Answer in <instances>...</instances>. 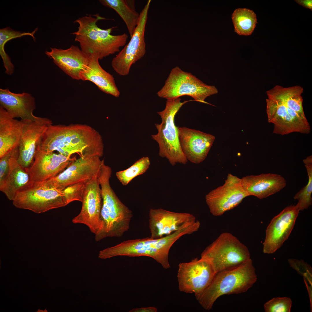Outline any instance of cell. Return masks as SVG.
Returning a JSON list of instances; mask_svg holds the SVG:
<instances>
[{
    "instance_id": "cell-20",
    "label": "cell",
    "mask_w": 312,
    "mask_h": 312,
    "mask_svg": "<svg viewBox=\"0 0 312 312\" xmlns=\"http://www.w3.org/2000/svg\"><path fill=\"white\" fill-rule=\"evenodd\" d=\"M179 141L188 160L198 164L206 158L215 139L212 135L195 129L178 127Z\"/></svg>"
},
{
    "instance_id": "cell-24",
    "label": "cell",
    "mask_w": 312,
    "mask_h": 312,
    "mask_svg": "<svg viewBox=\"0 0 312 312\" xmlns=\"http://www.w3.org/2000/svg\"><path fill=\"white\" fill-rule=\"evenodd\" d=\"M18 146L11 151L8 174L0 190L8 198L12 201L16 194L30 181L29 174L27 169L18 163Z\"/></svg>"
},
{
    "instance_id": "cell-3",
    "label": "cell",
    "mask_w": 312,
    "mask_h": 312,
    "mask_svg": "<svg viewBox=\"0 0 312 312\" xmlns=\"http://www.w3.org/2000/svg\"><path fill=\"white\" fill-rule=\"evenodd\" d=\"M105 19L98 14L80 17L74 22L79 25L78 30L71 34L75 36V40L79 43L81 50L89 57L94 56L102 59L119 52L127 42L126 34H111L116 27L103 29L98 26V21Z\"/></svg>"
},
{
    "instance_id": "cell-17",
    "label": "cell",
    "mask_w": 312,
    "mask_h": 312,
    "mask_svg": "<svg viewBox=\"0 0 312 312\" xmlns=\"http://www.w3.org/2000/svg\"><path fill=\"white\" fill-rule=\"evenodd\" d=\"M98 175L86 183L81 202V211L72 220L74 223L86 225L95 235L100 226L102 205L101 189Z\"/></svg>"
},
{
    "instance_id": "cell-23",
    "label": "cell",
    "mask_w": 312,
    "mask_h": 312,
    "mask_svg": "<svg viewBox=\"0 0 312 312\" xmlns=\"http://www.w3.org/2000/svg\"><path fill=\"white\" fill-rule=\"evenodd\" d=\"M0 106L12 118L21 120L32 119L36 107L34 98L29 93H16L8 89H0Z\"/></svg>"
},
{
    "instance_id": "cell-8",
    "label": "cell",
    "mask_w": 312,
    "mask_h": 312,
    "mask_svg": "<svg viewBox=\"0 0 312 312\" xmlns=\"http://www.w3.org/2000/svg\"><path fill=\"white\" fill-rule=\"evenodd\" d=\"M201 257L210 263L216 274L237 267L250 259L247 247L227 232L221 234L207 247Z\"/></svg>"
},
{
    "instance_id": "cell-10",
    "label": "cell",
    "mask_w": 312,
    "mask_h": 312,
    "mask_svg": "<svg viewBox=\"0 0 312 312\" xmlns=\"http://www.w3.org/2000/svg\"><path fill=\"white\" fill-rule=\"evenodd\" d=\"M12 202L17 208L37 213L67 205L63 190L49 187L41 182L31 181L18 192Z\"/></svg>"
},
{
    "instance_id": "cell-15",
    "label": "cell",
    "mask_w": 312,
    "mask_h": 312,
    "mask_svg": "<svg viewBox=\"0 0 312 312\" xmlns=\"http://www.w3.org/2000/svg\"><path fill=\"white\" fill-rule=\"evenodd\" d=\"M22 131L18 146L19 164L26 169L32 164L37 148L42 136L52 121L46 118L35 116L32 119L21 120Z\"/></svg>"
},
{
    "instance_id": "cell-35",
    "label": "cell",
    "mask_w": 312,
    "mask_h": 312,
    "mask_svg": "<svg viewBox=\"0 0 312 312\" xmlns=\"http://www.w3.org/2000/svg\"><path fill=\"white\" fill-rule=\"evenodd\" d=\"M157 309L155 307H141L133 309L129 312H157Z\"/></svg>"
},
{
    "instance_id": "cell-4",
    "label": "cell",
    "mask_w": 312,
    "mask_h": 312,
    "mask_svg": "<svg viewBox=\"0 0 312 312\" xmlns=\"http://www.w3.org/2000/svg\"><path fill=\"white\" fill-rule=\"evenodd\" d=\"M257 279L255 268L250 259L237 267L216 273L208 287L195 296L201 306L209 310L221 296L245 292Z\"/></svg>"
},
{
    "instance_id": "cell-28",
    "label": "cell",
    "mask_w": 312,
    "mask_h": 312,
    "mask_svg": "<svg viewBox=\"0 0 312 312\" xmlns=\"http://www.w3.org/2000/svg\"><path fill=\"white\" fill-rule=\"evenodd\" d=\"M232 19L235 31L240 35H251L257 23L255 13L246 8L235 9L232 15Z\"/></svg>"
},
{
    "instance_id": "cell-29",
    "label": "cell",
    "mask_w": 312,
    "mask_h": 312,
    "mask_svg": "<svg viewBox=\"0 0 312 312\" xmlns=\"http://www.w3.org/2000/svg\"><path fill=\"white\" fill-rule=\"evenodd\" d=\"M38 29V28H36L31 32H22L14 30L9 27L0 29V55L2 58L6 73H10L13 72L14 71V66L10 57L5 51V44L12 39L26 35L31 36L35 40L34 35Z\"/></svg>"
},
{
    "instance_id": "cell-7",
    "label": "cell",
    "mask_w": 312,
    "mask_h": 312,
    "mask_svg": "<svg viewBox=\"0 0 312 312\" xmlns=\"http://www.w3.org/2000/svg\"><path fill=\"white\" fill-rule=\"evenodd\" d=\"M181 101L179 97L167 100L164 109L157 112L161 120L160 124H155L158 133L151 135L158 144L159 155L166 158L173 166L178 163L185 164L188 161L180 146L174 117L183 105L194 100Z\"/></svg>"
},
{
    "instance_id": "cell-12",
    "label": "cell",
    "mask_w": 312,
    "mask_h": 312,
    "mask_svg": "<svg viewBox=\"0 0 312 312\" xmlns=\"http://www.w3.org/2000/svg\"><path fill=\"white\" fill-rule=\"evenodd\" d=\"M215 274L210 263L201 257L180 263L177 276L179 289L181 292L198 295L210 285Z\"/></svg>"
},
{
    "instance_id": "cell-34",
    "label": "cell",
    "mask_w": 312,
    "mask_h": 312,
    "mask_svg": "<svg viewBox=\"0 0 312 312\" xmlns=\"http://www.w3.org/2000/svg\"><path fill=\"white\" fill-rule=\"evenodd\" d=\"M11 151L0 158V186L3 184L9 171Z\"/></svg>"
},
{
    "instance_id": "cell-14",
    "label": "cell",
    "mask_w": 312,
    "mask_h": 312,
    "mask_svg": "<svg viewBox=\"0 0 312 312\" xmlns=\"http://www.w3.org/2000/svg\"><path fill=\"white\" fill-rule=\"evenodd\" d=\"M249 196L242 185L241 179L229 173L224 184L209 192L205 200L211 214L218 216L236 207Z\"/></svg>"
},
{
    "instance_id": "cell-19",
    "label": "cell",
    "mask_w": 312,
    "mask_h": 312,
    "mask_svg": "<svg viewBox=\"0 0 312 312\" xmlns=\"http://www.w3.org/2000/svg\"><path fill=\"white\" fill-rule=\"evenodd\" d=\"M196 220L195 216L190 213L151 209L149 213L150 237L158 239L169 235L186 224Z\"/></svg>"
},
{
    "instance_id": "cell-26",
    "label": "cell",
    "mask_w": 312,
    "mask_h": 312,
    "mask_svg": "<svg viewBox=\"0 0 312 312\" xmlns=\"http://www.w3.org/2000/svg\"><path fill=\"white\" fill-rule=\"evenodd\" d=\"M89 58V63L81 74V80L90 81L103 92L116 97H119L120 92L113 76L101 67L98 57L92 56Z\"/></svg>"
},
{
    "instance_id": "cell-18",
    "label": "cell",
    "mask_w": 312,
    "mask_h": 312,
    "mask_svg": "<svg viewBox=\"0 0 312 312\" xmlns=\"http://www.w3.org/2000/svg\"><path fill=\"white\" fill-rule=\"evenodd\" d=\"M74 160L60 153L37 148L33 162L27 169L30 181L40 182L51 179L64 170Z\"/></svg>"
},
{
    "instance_id": "cell-1",
    "label": "cell",
    "mask_w": 312,
    "mask_h": 312,
    "mask_svg": "<svg viewBox=\"0 0 312 312\" xmlns=\"http://www.w3.org/2000/svg\"><path fill=\"white\" fill-rule=\"evenodd\" d=\"M37 148L47 152L57 151L68 157L76 153L80 157H101L104 144L99 133L89 125L52 124L47 127Z\"/></svg>"
},
{
    "instance_id": "cell-30",
    "label": "cell",
    "mask_w": 312,
    "mask_h": 312,
    "mask_svg": "<svg viewBox=\"0 0 312 312\" xmlns=\"http://www.w3.org/2000/svg\"><path fill=\"white\" fill-rule=\"evenodd\" d=\"M150 164V160L148 157H142L128 168L117 172L116 177L123 185H126L135 177L144 173L148 168Z\"/></svg>"
},
{
    "instance_id": "cell-5",
    "label": "cell",
    "mask_w": 312,
    "mask_h": 312,
    "mask_svg": "<svg viewBox=\"0 0 312 312\" xmlns=\"http://www.w3.org/2000/svg\"><path fill=\"white\" fill-rule=\"evenodd\" d=\"M108 173L99 177L102 205L99 228L95 239L99 241L107 237H120L129 229L133 215L132 211L119 199L109 183Z\"/></svg>"
},
{
    "instance_id": "cell-13",
    "label": "cell",
    "mask_w": 312,
    "mask_h": 312,
    "mask_svg": "<svg viewBox=\"0 0 312 312\" xmlns=\"http://www.w3.org/2000/svg\"><path fill=\"white\" fill-rule=\"evenodd\" d=\"M104 161L97 156L80 157L73 160L58 174L41 182L49 187L62 190L70 185L86 182L98 175Z\"/></svg>"
},
{
    "instance_id": "cell-31",
    "label": "cell",
    "mask_w": 312,
    "mask_h": 312,
    "mask_svg": "<svg viewBox=\"0 0 312 312\" xmlns=\"http://www.w3.org/2000/svg\"><path fill=\"white\" fill-rule=\"evenodd\" d=\"M305 164L309 177L308 183L294 196L298 200L296 205L300 211L307 209L312 203V163Z\"/></svg>"
},
{
    "instance_id": "cell-36",
    "label": "cell",
    "mask_w": 312,
    "mask_h": 312,
    "mask_svg": "<svg viewBox=\"0 0 312 312\" xmlns=\"http://www.w3.org/2000/svg\"><path fill=\"white\" fill-rule=\"evenodd\" d=\"M295 1L299 4L311 10H312V1L311 0H296Z\"/></svg>"
},
{
    "instance_id": "cell-9",
    "label": "cell",
    "mask_w": 312,
    "mask_h": 312,
    "mask_svg": "<svg viewBox=\"0 0 312 312\" xmlns=\"http://www.w3.org/2000/svg\"><path fill=\"white\" fill-rule=\"evenodd\" d=\"M218 92L215 86L205 84L191 73L176 66L172 69L157 94L167 100L187 95L195 101L208 104L205 101L206 98Z\"/></svg>"
},
{
    "instance_id": "cell-25",
    "label": "cell",
    "mask_w": 312,
    "mask_h": 312,
    "mask_svg": "<svg viewBox=\"0 0 312 312\" xmlns=\"http://www.w3.org/2000/svg\"><path fill=\"white\" fill-rule=\"evenodd\" d=\"M22 131L21 121L12 118L0 106V158L18 146Z\"/></svg>"
},
{
    "instance_id": "cell-27",
    "label": "cell",
    "mask_w": 312,
    "mask_h": 312,
    "mask_svg": "<svg viewBox=\"0 0 312 312\" xmlns=\"http://www.w3.org/2000/svg\"><path fill=\"white\" fill-rule=\"evenodd\" d=\"M104 5L114 10L125 23L131 37L138 25L139 14L135 10L134 1L124 0H101Z\"/></svg>"
},
{
    "instance_id": "cell-21",
    "label": "cell",
    "mask_w": 312,
    "mask_h": 312,
    "mask_svg": "<svg viewBox=\"0 0 312 312\" xmlns=\"http://www.w3.org/2000/svg\"><path fill=\"white\" fill-rule=\"evenodd\" d=\"M45 53L65 73L77 80L81 79V75L90 62L89 57L74 45L66 49L51 48L50 51Z\"/></svg>"
},
{
    "instance_id": "cell-22",
    "label": "cell",
    "mask_w": 312,
    "mask_h": 312,
    "mask_svg": "<svg viewBox=\"0 0 312 312\" xmlns=\"http://www.w3.org/2000/svg\"><path fill=\"white\" fill-rule=\"evenodd\" d=\"M242 185L249 196L260 199L266 198L280 191L286 185L281 175L271 173L248 175L241 179Z\"/></svg>"
},
{
    "instance_id": "cell-11",
    "label": "cell",
    "mask_w": 312,
    "mask_h": 312,
    "mask_svg": "<svg viewBox=\"0 0 312 312\" xmlns=\"http://www.w3.org/2000/svg\"><path fill=\"white\" fill-rule=\"evenodd\" d=\"M151 2L150 0L148 1L140 13L138 23L129 42L112 60L113 69L120 75H127L131 66L146 53L144 33Z\"/></svg>"
},
{
    "instance_id": "cell-2",
    "label": "cell",
    "mask_w": 312,
    "mask_h": 312,
    "mask_svg": "<svg viewBox=\"0 0 312 312\" xmlns=\"http://www.w3.org/2000/svg\"><path fill=\"white\" fill-rule=\"evenodd\" d=\"M303 88L299 86L276 85L267 91L266 112L273 133L282 135L293 132L307 134L311 130L303 107Z\"/></svg>"
},
{
    "instance_id": "cell-32",
    "label": "cell",
    "mask_w": 312,
    "mask_h": 312,
    "mask_svg": "<svg viewBox=\"0 0 312 312\" xmlns=\"http://www.w3.org/2000/svg\"><path fill=\"white\" fill-rule=\"evenodd\" d=\"M292 303L289 297H275L265 303L264 308L265 312H289Z\"/></svg>"
},
{
    "instance_id": "cell-16",
    "label": "cell",
    "mask_w": 312,
    "mask_h": 312,
    "mask_svg": "<svg viewBox=\"0 0 312 312\" xmlns=\"http://www.w3.org/2000/svg\"><path fill=\"white\" fill-rule=\"evenodd\" d=\"M296 205L286 207L271 220L266 230L263 252H274L288 238L292 230L299 211Z\"/></svg>"
},
{
    "instance_id": "cell-33",
    "label": "cell",
    "mask_w": 312,
    "mask_h": 312,
    "mask_svg": "<svg viewBox=\"0 0 312 312\" xmlns=\"http://www.w3.org/2000/svg\"><path fill=\"white\" fill-rule=\"evenodd\" d=\"M86 182H81L71 185L67 187L63 190L67 205L75 201L82 202Z\"/></svg>"
},
{
    "instance_id": "cell-6",
    "label": "cell",
    "mask_w": 312,
    "mask_h": 312,
    "mask_svg": "<svg viewBox=\"0 0 312 312\" xmlns=\"http://www.w3.org/2000/svg\"><path fill=\"white\" fill-rule=\"evenodd\" d=\"M180 238L177 232L160 238L146 237L124 241L99 252V257L103 259L116 256H147L153 259L165 269L170 267L168 255L173 245Z\"/></svg>"
}]
</instances>
